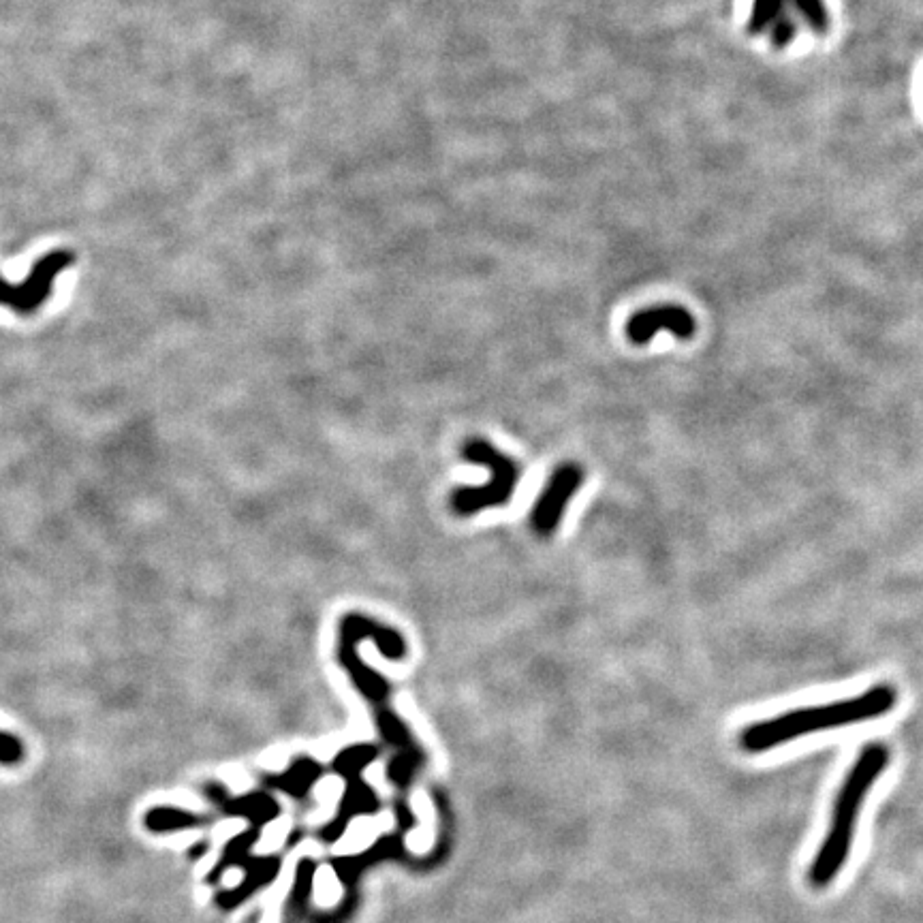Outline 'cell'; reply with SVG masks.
I'll list each match as a JSON object with an SVG mask.
<instances>
[{
	"instance_id": "ba28073f",
	"label": "cell",
	"mask_w": 923,
	"mask_h": 923,
	"mask_svg": "<svg viewBox=\"0 0 923 923\" xmlns=\"http://www.w3.org/2000/svg\"><path fill=\"white\" fill-rule=\"evenodd\" d=\"M24 759V746L11 733L0 731V765H15Z\"/></svg>"
},
{
	"instance_id": "277c9868",
	"label": "cell",
	"mask_w": 923,
	"mask_h": 923,
	"mask_svg": "<svg viewBox=\"0 0 923 923\" xmlns=\"http://www.w3.org/2000/svg\"><path fill=\"white\" fill-rule=\"evenodd\" d=\"M789 7L800 13L802 20L815 33H827L829 11L825 0H753L748 30L759 35L765 28H770V37L776 48H787L797 33V26L787 13Z\"/></svg>"
},
{
	"instance_id": "52a82bcc",
	"label": "cell",
	"mask_w": 923,
	"mask_h": 923,
	"mask_svg": "<svg viewBox=\"0 0 923 923\" xmlns=\"http://www.w3.org/2000/svg\"><path fill=\"white\" fill-rule=\"evenodd\" d=\"M671 332L680 340L695 336V317L682 306H654L639 310L627 323V338L633 344H646L659 332Z\"/></svg>"
},
{
	"instance_id": "8992f818",
	"label": "cell",
	"mask_w": 923,
	"mask_h": 923,
	"mask_svg": "<svg viewBox=\"0 0 923 923\" xmlns=\"http://www.w3.org/2000/svg\"><path fill=\"white\" fill-rule=\"evenodd\" d=\"M584 483V468L575 462H562L547 479L537 503L530 511V528L539 537H550L558 528L573 494Z\"/></svg>"
},
{
	"instance_id": "6da1fadb",
	"label": "cell",
	"mask_w": 923,
	"mask_h": 923,
	"mask_svg": "<svg viewBox=\"0 0 923 923\" xmlns=\"http://www.w3.org/2000/svg\"><path fill=\"white\" fill-rule=\"evenodd\" d=\"M896 701L898 693L894 686H874L857 697L827 703V706L793 710L770 718V721L750 725L742 733V746L748 753H761V750L780 746L815 731L874 721V718L894 710Z\"/></svg>"
},
{
	"instance_id": "5b68a950",
	"label": "cell",
	"mask_w": 923,
	"mask_h": 923,
	"mask_svg": "<svg viewBox=\"0 0 923 923\" xmlns=\"http://www.w3.org/2000/svg\"><path fill=\"white\" fill-rule=\"evenodd\" d=\"M73 263L75 255L71 250H52L33 265L24 283L11 285L5 278H0V306H9L22 317L33 315L52 295L58 274Z\"/></svg>"
},
{
	"instance_id": "3957f363",
	"label": "cell",
	"mask_w": 923,
	"mask_h": 923,
	"mask_svg": "<svg viewBox=\"0 0 923 923\" xmlns=\"http://www.w3.org/2000/svg\"><path fill=\"white\" fill-rule=\"evenodd\" d=\"M462 458L477 466H486L490 481L486 486L458 488L451 492L449 507L456 515H475L490 507L507 505L520 481V468L503 451L486 438H468L462 445Z\"/></svg>"
},
{
	"instance_id": "7a4b0ae2",
	"label": "cell",
	"mask_w": 923,
	"mask_h": 923,
	"mask_svg": "<svg viewBox=\"0 0 923 923\" xmlns=\"http://www.w3.org/2000/svg\"><path fill=\"white\" fill-rule=\"evenodd\" d=\"M887 761L889 750L883 744H870L862 750V755H859L851 772L844 778L834 804L832 825H829L823 847L810 866V883L815 887H825L832 883L844 864H847L859 810H862L868 791L883 774Z\"/></svg>"
}]
</instances>
